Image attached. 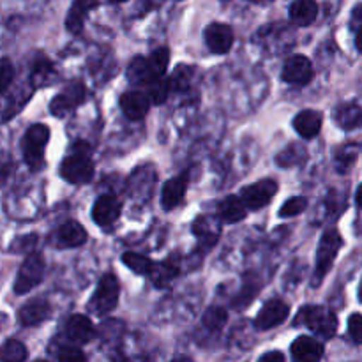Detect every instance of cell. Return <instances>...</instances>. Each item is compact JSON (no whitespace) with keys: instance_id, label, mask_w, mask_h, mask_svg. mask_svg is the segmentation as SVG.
Segmentation results:
<instances>
[{"instance_id":"d4e9b609","label":"cell","mask_w":362,"mask_h":362,"mask_svg":"<svg viewBox=\"0 0 362 362\" xmlns=\"http://www.w3.org/2000/svg\"><path fill=\"white\" fill-rule=\"evenodd\" d=\"M334 119L338 122V126L345 127V129L362 127V108L356 105L338 106L334 112Z\"/></svg>"},{"instance_id":"f6af8a7d","label":"cell","mask_w":362,"mask_h":362,"mask_svg":"<svg viewBox=\"0 0 362 362\" xmlns=\"http://www.w3.org/2000/svg\"><path fill=\"white\" fill-rule=\"evenodd\" d=\"M110 2H115V4H120V2H126V0H110Z\"/></svg>"},{"instance_id":"8fae6325","label":"cell","mask_w":362,"mask_h":362,"mask_svg":"<svg viewBox=\"0 0 362 362\" xmlns=\"http://www.w3.org/2000/svg\"><path fill=\"white\" fill-rule=\"evenodd\" d=\"M205 45L212 53H223L230 52L233 46V30L225 23H211L204 32Z\"/></svg>"},{"instance_id":"b9f144b4","label":"cell","mask_w":362,"mask_h":362,"mask_svg":"<svg viewBox=\"0 0 362 362\" xmlns=\"http://www.w3.org/2000/svg\"><path fill=\"white\" fill-rule=\"evenodd\" d=\"M356 202H357V207L362 209V184H361L359 189H357V193H356Z\"/></svg>"},{"instance_id":"7bdbcfd3","label":"cell","mask_w":362,"mask_h":362,"mask_svg":"<svg viewBox=\"0 0 362 362\" xmlns=\"http://www.w3.org/2000/svg\"><path fill=\"white\" fill-rule=\"evenodd\" d=\"M251 2H257V4H265V2H271V0H251Z\"/></svg>"},{"instance_id":"7c38bea8","label":"cell","mask_w":362,"mask_h":362,"mask_svg":"<svg viewBox=\"0 0 362 362\" xmlns=\"http://www.w3.org/2000/svg\"><path fill=\"white\" fill-rule=\"evenodd\" d=\"M64 334L69 341L76 343V345H85V343H90L95 338V327L83 315H73L66 322Z\"/></svg>"},{"instance_id":"8d00e7d4","label":"cell","mask_w":362,"mask_h":362,"mask_svg":"<svg viewBox=\"0 0 362 362\" xmlns=\"http://www.w3.org/2000/svg\"><path fill=\"white\" fill-rule=\"evenodd\" d=\"M299 152H304V148L300 147V145H292L290 148H286V151H283L281 154L278 156V163L279 166H292L296 165L299 159H297V154Z\"/></svg>"},{"instance_id":"83f0119b","label":"cell","mask_w":362,"mask_h":362,"mask_svg":"<svg viewBox=\"0 0 362 362\" xmlns=\"http://www.w3.org/2000/svg\"><path fill=\"white\" fill-rule=\"evenodd\" d=\"M53 76V66L45 55H39L37 60L32 67V83L34 87H41V85H48L49 78Z\"/></svg>"},{"instance_id":"cb8c5ba5","label":"cell","mask_w":362,"mask_h":362,"mask_svg":"<svg viewBox=\"0 0 362 362\" xmlns=\"http://www.w3.org/2000/svg\"><path fill=\"white\" fill-rule=\"evenodd\" d=\"M177 274H179V267L168 258V260L161 262V264H154V267H152L148 276H151L152 283L158 288H165V286H168L177 278Z\"/></svg>"},{"instance_id":"ee69618b","label":"cell","mask_w":362,"mask_h":362,"mask_svg":"<svg viewBox=\"0 0 362 362\" xmlns=\"http://www.w3.org/2000/svg\"><path fill=\"white\" fill-rule=\"evenodd\" d=\"M359 299H361V303H362V281H361V286H359Z\"/></svg>"},{"instance_id":"30bf717a","label":"cell","mask_w":362,"mask_h":362,"mask_svg":"<svg viewBox=\"0 0 362 362\" xmlns=\"http://www.w3.org/2000/svg\"><path fill=\"white\" fill-rule=\"evenodd\" d=\"M290 315V306L281 299H272L265 304L264 308L258 313L255 325L260 331H269V329H274L278 325H281L283 322L288 318Z\"/></svg>"},{"instance_id":"ab89813d","label":"cell","mask_w":362,"mask_h":362,"mask_svg":"<svg viewBox=\"0 0 362 362\" xmlns=\"http://www.w3.org/2000/svg\"><path fill=\"white\" fill-rule=\"evenodd\" d=\"M262 361H278V362H285V356H283L281 352H269V354H264V356L260 357Z\"/></svg>"},{"instance_id":"9c48e42d","label":"cell","mask_w":362,"mask_h":362,"mask_svg":"<svg viewBox=\"0 0 362 362\" xmlns=\"http://www.w3.org/2000/svg\"><path fill=\"white\" fill-rule=\"evenodd\" d=\"M313 66H311L310 59H306L303 55L290 57L285 62V66H283L281 78L290 85H299V87H303V85L310 83L313 80Z\"/></svg>"},{"instance_id":"d590c367","label":"cell","mask_w":362,"mask_h":362,"mask_svg":"<svg viewBox=\"0 0 362 362\" xmlns=\"http://www.w3.org/2000/svg\"><path fill=\"white\" fill-rule=\"evenodd\" d=\"M349 332H350V338L354 339V343L362 345V315L361 313H354L352 317L349 318Z\"/></svg>"},{"instance_id":"8992f818","label":"cell","mask_w":362,"mask_h":362,"mask_svg":"<svg viewBox=\"0 0 362 362\" xmlns=\"http://www.w3.org/2000/svg\"><path fill=\"white\" fill-rule=\"evenodd\" d=\"M90 154H80L73 152V156L66 158L60 165V175L66 182L71 184H85L90 182L94 175V165H92Z\"/></svg>"},{"instance_id":"60d3db41","label":"cell","mask_w":362,"mask_h":362,"mask_svg":"<svg viewBox=\"0 0 362 362\" xmlns=\"http://www.w3.org/2000/svg\"><path fill=\"white\" fill-rule=\"evenodd\" d=\"M356 46L359 52H362V23L359 27V30H357V37H356Z\"/></svg>"},{"instance_id":"484cf974","label":"cell","mask_w":362,"mask_h":362,"mask_svg":"<svg viewBox=\"0 0 362 362\" xmlns=\"http://www.w3.org/2000/svg\"><path fill=\"white\" fill-rule=\"evenodd\" d=\"M127 76L133 83H151L152 74L151 69H148L147 57H134L129 66H127Z\"/></svg>"},{"instance_id":"5bb4252c","label":"cell","mask_w":362,"mask_h":362,"mask_svg":"<svg viewBox=\"0 0 362 362\" xmlns=\"http://www.w3.org/2000/svg\"><path fill=\"white\" fill-rule=\"evenodd\" d=\"M120 211V202L117 200L112 194H103L95 200L94 207H92V218H94L95 225L99 226H110L119 219Z\"/></svg>"},{"instance_id":"d6986e66","label":"cell","mask_w":362,"mask_h":362,"mask_svg":"<svg viewBox=\"0 0 362 362\" xmlns=\"http://www.w3.org/2000/svg\"><path fill=\"white\" fill-rule=\"evenodd\" d=\"M293 129L306 140L315 138L322 129V115L315 110H304L293 119Z\"/></svg>"},{"instance_id":"6da1fadb","label":"cell","mask_w":362,"mask_h":362,"mask_svg":"<svg viewBox=\"0 0 362 362\" xmlns=\"http://www.w3.org/2000/svg\"><path fill=\"white\" fill-rule=\"evenodd\" d=\"M49 140V129L42 124H34L28 127L21 140V151H23V159L28 168L37 172L45 165V147Z\"/></svg>"},{"instance_id":"3957f363","label":"cell","mask_w":362,"mask_h":362,"mask_svg":"<svg viewBox=\"0 0 362 362\" xmlns=\"http://www.w3.org/2000/svg\"><path fill=\"white\" fill-rule=\"evenodd\" d=\"M120 285L115 274H105L101 281L95 286V292L92 293L90 300H88V310L94 315H106L110 311L115 310L117 303H119Z\"/></svg>"},{"instance_id":"2e32d148","label":"cell","mask_w":362,"mask_h":362,"mask_svg":"<svg viewBox=\"0 0 362 362\" xmlns=\"http://www.w3.org/2000/svg\"><path fill=\"white\" fill-rule=\"evenodd\" d=\"M292 357L300 362H313L322 359L324 346L311 336H300L292 343Z\"/></svg>"},{"instance_id":"4316f807","label":"cell","mask_w":362,"mask_h":362,"mask_svg":"<svg viewBox=\"0 0 362 362\" xmlns=\"http://www.w3.org/2000/svg\"><path fill=\"white\" fill-rule=\"evenodd\" d=\"M148 69H151L152 80L156 78H163L166 74L170 64V49L168 48H158L147 57Z\"/></svg>"},{"instance_id":"7a4b0ae2","label":"cell","mask_w":362,"mask_h":362,"mask_svg":"<svg viewBox=\"0 0 362 362\" xmlns=\"http://www.w3.org/2000/svg\"><path fill=\"white\" fill-rule=\"evenodd\" d=\"M299 322L311 332L329 339L338 331V318L325 306H306L300 310Z\"/></svg>"},{"instance_id":"1f68e13d","label":"cell","mask_w":362,"mask_h":362,"mask_svg":"<svg viewBox=\"0 0 362 362\" xmlns=\"http://www.w3.org/2000/svg\"><path fill=\"white\" fill-rule=\"evenodd\" d=\"M226 320H228V313H226L225 308L212 306L204 315V325L209 331H219V329L225 327Z\"/></svg>"},{"instance_id":"ba28073f","label":"cell","mask_w":362,"mask_h":362,"mask_svg":"<svg viewBox=\"0 0 362 362\" xmlns=\"http://www.w3.org/2000/svg\"><path fill=\"white\" fill-rule=\"evenodd\" d=\"M276 193H278V182L272 179H264L260 182L244 187L240 198L250 211H260L274 198Z\"/></svg>"},{"instance_id":"e575fe53","label":"cell","mask_w":362,"mask_h":362,"mask_svg":"<svg viewBox=\"0 0 362 362\" xmlns=\"http://www.w3.org/2000/svg\"><path fill=\"white\" fill-rule=\"evenodd\" d=\"M14 78V69L11 66V60L7 57H4L2 62H0V88H2V94H6L9 85L13 83Z\"/></svg>"},{"instance_id":"ffe728a7","label":"cell","mask_w":362,"mask_h":362,"mask_svg":"<svg viewBox=\"0 0 362 362\" xmlns=\"http://www.w3.org/2000/svg\"><path fill=\"white\" fill-rule=\"evenodd\" d=\"M247 207L244 204L243 198L239 197H228L219 204L218 216L223 223H228V225H233V223H239L246 218Z\"/></svg>"},{"instance_id":"f546056e","label":"cell","mask_w":362,"mask_h":362,"mask_svg":"<svg viewBox=\"0 0 362 362\" xmlns=\"http://www.w3.org/2000/svg\"><path fill=\"white\" fill-rule=\"evenodd\" d=\"M170 90H172L170 80H165V76L156 78V80H152L151 83L147 85L148 98H151V101L156 103V105H163V103L166 101V98L170 95Z\"/></svg>"},{"instance_id":"277c9868","label":"cell","mask_w":362,"mask_h":362,"mask_svg":"<svg viewBox=\"0 0 362 362\" xmlns=\"http://www.w3.org/2000/svg\"><path fill=\"white\" fill-rule=\"evenodd\" d=\"M343 246L341 233L336 228L327 230V232L322 235L320 244H318L317 251V269H315V278H317V285L320 283V279L331 271L332 264H334L336 257L339 253V247Z\"/></svg>"},{"instance_id":"44dd1931","label":"cell","mask_w":362,"mask_h":362,"mask_svg":"<svg viewBox=\"0 0 362 362\" xmlns=\"http://www.w3.org/2000/svg\"><path fill=\"white\" fill-rule=\"evenodd\" d=\"M318 16V6L315 0H296L290 6V20L299 27H308Z\"/></svg>"},{"instance_id":"e0dca14e","label":"cell","mask_w":362,"mask_h":362,"mask_svg":"<svg viewBox=\"0 0 362 362\" xmlns=\"http://www.w3.org/2000/svg\"><path fill=\"white\" fill-rule=\"evenodd\" d=\"M98 4L99 0H74L66 18L67 30H69L71 34H80V32L83 30V25L88 13H90Z\"/></svg>"},{"instance_id":"836d02e7","label":"cell","mask_w":362,"mask_h":362,"mask_svg":"<svg viewBox=\"0 0 362 362\" xmlns=\"http://www.w3.org/2000/svg\"><path fill=\"white\" fill-rule=\"evenodd\" d=\"M308 200L304 197H293L283 204V207L279 209V216L281 218H292V216L300 214V212L306 211Z\"/></svg>"},{"instance_id":"9a60e30c","label":"cell","mask_w":362,"mask_h":362,"mask_svg":"<svg viewBox=\"0 0 362 362\" xmlns=\"http://www.w3.org/2000/svg\"><path fill=\"white\" fill-rule=\"evenodd\" d=\"M151 103V98L145 92L129 90L126 94H122V98H120V108H122V113L127 119L140 120L148 113Z\"/></svg>"},{"instance_id":"ac0fdd59","label":"cell","mask_w":362,"mask_h":362,"mask_svg":"<svg viewBox=\"0 0 362 362\" xmlns=\"http://www.w3.org/2000/svg\"><path fill=\"white\" fill-rule=\"evenodd\" d=\"M187 191V175H177L175 179L168 180L163 187L161 205L165 211H172L184 200Z\"/></svg>"},{"instance_id":"4fadbf2b","label":"cell","mask_w":362,"mask_h":362,"mask_svg":"<svg viewBox=\"0 0 362 362\" xmlns=\"http://www.w3.org/2000/svg\"><path fill=\"white\" fill-rule=\"evenodd\" d=\"M49 315H52V306H49L48 300L41 299V297L28 300L18 311L20 324L25 327H34V325L42 324L45 320H48Z\"/></svg>"},{"instance_id":"f35d334b","label":"cell","mask_w":362,"mask_h":362,"mask_svg":"<svg viewBox=\"0 0 362 362\" xmlns=\"http://www.w3.org/2000/svg\"><path fill=\"white\" fill-rule=\"evenodd\" d=\"M354 161H356V152L350 151V148L349 151L345 148V151L339 152V156H338V170L339 172H346Z\"/></svg>"},{"instance_id":"5b68a950","label":"cell","mask_w":362,"mask_h":362,"mask_svg":"<svg viewBox=\"0 0 362 362\" xmlns=\"http://www.w3.org/2000/svg\"><path fill=\"white\" fill-rule=\"evenodd\" d=\"M42 276H45V258L37 253L28 255L23 264H21L20 271H18V278L13 286L14 292L18 296L30 292L32 288H35L42 281Z\"/></svg>"},{"instance_id":"f1b7e54d","label":"cell","mask_w":362,"mask_h":362,"mask_svg":"<svg viewBox=\"0 0 362 362\" xmlns=\"http://www.w3.org/2000/svg\"><path fill=\"white\" fill-rule=\"evenodd\" d=\"M122 262L126 267H129L134 274H151L152 267H154V262L151 258L144 257V255L138 253H124Z\"/></svg>"},{"instance_id":"52a82bcc","label":"cell","mask_w":362,"mask_h":362,"mask_svg":"<svg viewBox=\"0 0 362 362\" xmlns=\"http://www.w3.org/2000/svg\"><path fill=\"white\" fill-rule=\"evenodd\" d=\"M85 99H87V88H85L83 83L67 85L57 98L52 99V103H49V112L55 117H66L76 106H80Z\"/></svg>"},{"instance_id":"74e56055","label":"cell","mask_w":362,"mask_h":362,"mask_svg":"<svg viewBox=\"0 0 362 362\" xmlns=\"http://www.w3.org/2000/svg\"><path fill=\"white\" fill-rule=\"evenodd\" d=\"M57 357H59V361L62 362H83L87 359V356H85L81 350L78 349H62L59 354H57Z\"/></svg>"},{"instance_id":"4dcf8cb0","label":"cell","mask_w":362,"mask_h":362,"mask_svg":"<svg viewBox=\"0 0 362 362\" xmlns=\"http://www.w3.org/2000/svg\"><path fill=\"white\" fill-rule=\"evenodd\" d=\"M191 80H193V67L180 64V66L173 71L172 78H170V87H172V90H187L191 85Z\"/></svg>"},{"instance_id":"7402d4cb","label":"cell","mask_w":362,"mask_h":362,"mask_svg":"<svg viewBox=\"0 0 362 362\" xmlns=\"http://www.w3.org/2000/svg\"><path fill=\"white\" fill-rule=\"evenodd\" d=\"M57 240L60 246L78 247L87 240V232L78 221H66L57 232Z\"/></svg>"},{"instance_id":"603a6c76","label":"cell","mask_w":362,"mask_h":362,"mask_svg":"<svg viewBox=\"0 0 362 362\" xmlns=\"http://www.w3.org/2000/svg\"><path fill=\"white\" fill-rule=\"evenodd\" d=\"M193 232L194 235H197V239L200 240L204 246H212V244H216V240H218L221 230H219V225L216 223L214 218H211V216H200V218H197V221H194Z\"/></svg>"},{"instance_id":"bcb514c9","label":"cell","mask_w":362,"mask_h":362,"mask_svg":"<svg viewBox=\"0 0 362 362\" xmlns=\"http://www.w3.org/2000/svg\"><path fill=\"white\" fill-rule=\"evenodd\" d=\"M221 2H228V0H221Z\"/></svg>"},{"instance_id":"d6a6232c","label":"cell","mask_w":362,"mask_h":362,"mask_svg":"<svg viewBox=\"0 0 362 362\" xmlns=\"http://www.w3.org/2000/svg\"><path fill=\"white\" fill-rule=\"evenodd\" d=\"M27 349L16 339H9L2 346V359L6 362H20L27 359Z\"/></svg>"}]
</instances>
